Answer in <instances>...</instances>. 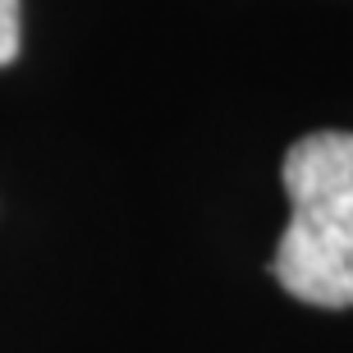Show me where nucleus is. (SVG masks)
Returning <instances> with one entry per match:
<instances>
[{
    "instance_id": "obj_2",
    "label": "nucleus",
    "mask_w": 353,
    "mask_h": 353,
    "mask_svg": "<svg viewBox=\"0 0 353 353\" xmlns=\"http://www.w3.org/2000/svg\"><path fill=\"white\" fill-rule=\"evenodd\" d=\"M23 41V19H19V0H0V69L19 55Z\"/></svg>"
},
{
    "instance_id": "obj_1",
    "label": "nucleus",
    "mask_w": 353,
    "mask_h": 353,
    "mask_svg": "<svg viewBox=\"0 0 353 353\" xmlns=\"http://www.w3.org/2000/svg\"><path fill=\"white\" fill-rule=\"evenodd\" d=\"M289 225L271 275L289 299L344 312L353 307V133L321 129L285 152Z\"/></svg>"
}]
</instances>
